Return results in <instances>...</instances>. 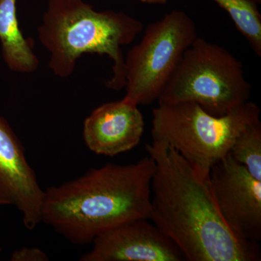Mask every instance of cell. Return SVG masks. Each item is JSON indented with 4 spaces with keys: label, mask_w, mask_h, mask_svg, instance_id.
<instances>
[{
    "label": "cell",
    "mask_w": 261,
    "mask_h": 261,
    "mask_svg": "<svg viewBox=\"0 0 261 261\" xmlns=\"http://www.w3.org/2000/svg\"><path fill=\"white\" fill-rule=\"evenodd\" d=\"M48 256L37 247H23L20 250H15L12 254L10 260L12 261H47Z\"/></svg>",
    "instance_id": "obj_14"
},
{
    "label": "cell",
    "mask_w": 261,
    "mask_h": 261,
    "mask_svg": "<svg viewBox=\"0 0 261 261\" xmlns=\"http://www.w3.org/2000/svg\"><path fill=\"white\" fill-rule=\"evenodd\" d=\"M140 3H147L151 5H163L167 3L168 0H135Z\"/></svg>",
    "instance_id": "obj_15"
},
{
    "label": "cell",
    "mask_w": 261,
    "mask_h": 261,
    "mask_svg": "<svg viewBox=\"0 0 261 261\" xmlns=\"http://www.w3.org/2000/svg\"><path fill=\"white\" fill-rule=\"evenodd\" d=\"M233 159L246 168L255 179L261 181V123L248 125L238 136L229 151Z\"/></svg>",
    "instance_id": "obj_13"
},
{
    "label": "cell",
    "mask_w": 261,
    "mask_h": 261,
    "mask_svg": "<svg viewBox=\"0 0 261 261\" xmlns=\"http://www.w3.org/2000/svg\"><path fill=\"white\" fill-rule=\"evenodd\" d=\"M197 37L195 22L181 10H173L149 25L140 42L125 58L123 99L137 106L158 100Z\"/></svg>",
    "instance_id": "obj_6"
},
{
    "label": "cell",
    "mask_w": 261,
    "mask_h": 261,
    "mask_svg": "<svg viewBox=\"0 0 261 261\" xmlns=\"http://www.w3.org/2000/svg\"><path fill=\"white\" fill-rule=\"evenodd\" d=\"M255 103L224 116L209 114L195 102L159 104L152 111V143L172 147L190 164L209 173L229 152L238 136L260 120Z\"/></svg>",
    "instance_id": "obj_4"
},
{
    "label": "cell",
    "mask_w": 261,
    "mask_h": 261,
    "mask_svg": "<svg viewBox=\"0 0 261 261\" xmlns=\"http://www.w3.org/2000/svg\"><path fill=\"white\" fill-rule=\"evenodd\" d=\"M155 162L145 156L128 165L107 163L44 190L42 222L70 243H92L99 234L132 220H149Z\"/></svg>",
    "instance_id": "obj_2"
},
{
    "label": "cell",
    "mask_w": 261,
    "mask_h": 261,
    "mask_svg": "<svg viewBox=\"0 0 261 261\" xmlns=\"http://www.w3.org/2000/svg\"><path fill=\"white\" fill-rule=\"evenodd\" d=\"M17 0H0V43L5 64L17 73L35 72L39 61L31 39L19 29L16 15Z\"/></svg>",
    "instance_id": "obj_11"
},
{
    "label": "cell",
    "mask_w": 261,
    "mask_h": 261,
    "mask_svg": "<svg viewBox=\"0 0 261 261\" xmlns=\"http://www.w3.org/2000/svg\"><path fill=\"white\" fill-rule=\"evenodd\" d=\"M255 3H260L261 0H254Z\"/></svg>",
    "instance_id": "obj_16"
},
{
    "label": "cell",
    "mask_w": 261,
    "mask_h": 261,
    "mask_svg": "<svg viewBox=\"0 0 261 261\" xmlns=\"http://www.w3.org/2000/svg\"><path fill=\"white\" fill-rule=\"evenodd\" d=\"M44 196L21 142L0 116V205L15 206L24 226L33 230L42 223Z\"/></svg>",
    "instance_id": "obj_9"
},
{
    "label": "cell",
    "mask_w": 261,
    "mask_h": 261,
    "mask_svg": "<svg viewBox=\"0 0 261 261\" xmlns=\"http://www.w3.org/2000/svg\"><path fill=\"white\" fill-rule=\"evenodd\" d=\"M251 85L241 61L225 48L197 37L185 51L158 101L192 102L224 116L249 102Z\"/></svg>",
    "instance_id": "obj_5"
},
{
    "label": "cell",
    "mask_w": 261,
    "mask_h": 261,
    "mask_svg": "<svg viewBox=\"0 0 261 261\" xmlns=\"http://www.w3.org/2000/svg\"><path fill=\"white\" fill-rule=\"evenodd\" d=\"M142 30L140 20L123 12L97 11L83 0H49L38 37L50 53L48 66L57 76L71 75L85 53L106 55L113 61V75L106 87L121 90L126 84L122 47Z\"/></svg>",
    "instance_id": "obj_3"
},
{
    "label": "cell",
    "mask_w": 261,
    "mask_h": 261,
    "mask_svg": "<svg viewBox=\"0 0 261 261\" xmlns=\"http://www.w3.org/2000/svg\"><path fill=\"white\" fill-rule=\"evenodd\" d=\"M144 129L138 106L122 99L94 109L84 121L83 137L94 153L113 157L138 145Z\"/></svg>",
    "instance_id": "obj_10"
},
{
    "label": "cell",
    "mask_w": 261,
    "mask_h": 261,
    "mask_svg": "<svg viewBox=\"0 0 261 261\" xmlns=\"http://www.w3.org/2000/svg\"><path fill=\"white\" fill-rule=\"evenodd\" d=\"M155 162L149 221L177 245L189 261H258V243L237 238L215 201L209 173L190 164L176 149L152 143Z\"/></svg>",
    "instance_id": "obj_1"
},
{
    "label": "cell",
    "mask_w": 261,
    "mask_h": 261,
    "mask_svg": "<svg viewBox=\"0 0 261 261\" xmlns=\"http://www.w3.org/2000/svg\"><path fill=\"white\" fill-rule=\"evenodd\" d=\"M224 9L252 50L261 56V15L254 0H213Z\"/></svg>",
    "instance_id": "obj_12"
},
{
    "label": "cell",
    "mask_w": 261,
    "mask_h": 261,
    "mask_svg": "<svg viewBox=\"0 0 261 261\" xmlns=\"http://www.w3.org/2000/svg\"><path fill=\"white\" fill-rule=\"evenodd\" d=\"M209 179L226 226L240 240H261V181L255 179L230 152L214 164Z\"/></svg>",
    "instance_id": "obj_7"
},
{
    "label": "cell",
    "mask_w": 261,
    "mask_h": 261,
    "mask_svg": "<svg viewBox=\"0 0 261 261\" xmlns=\"http://www.w3.org/2000/svg\"><path fill=\"white\" fill-rule=\"evenodd\" d=\"M149 220L126 221L107 230L92 242L82 261H182L180 249Z\"/></svg>",
    "instance_id": "obj_8"
}]
</instances>
